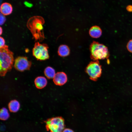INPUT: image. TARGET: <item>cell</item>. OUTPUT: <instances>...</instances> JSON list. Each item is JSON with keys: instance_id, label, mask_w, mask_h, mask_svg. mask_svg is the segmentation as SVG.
Masks as SVG:
<instances>
[{"instance_id": "cell-14", "label": "cell", "mask_w": 132, "mask_h": 132, "mask_svg": "<svg viewBox=\"0 0 132 132\" xmlns=\"http://www.w3.org/2000/svg\"><path fill=\"white\" fill-rule=\"evenodd\" d=\"M44 73L46 77L49 79L53 78L55 75V69L50 66H48L45 68Z\"/></svg>"}, {"instance_id": "cell-4", "label": "cell", "mask_w": 132, "mask_h": 132, "mask_svg": "<svg viewBox=\"0 0 132 132\" xmlns=\"http://www.w3.org/2000/svg\"><path fill=\"white\" fill-rule=\"evenodd\" d=\"M44 122L47 130L50 132H62L65 129L64 120L60 116L49 118Z\"/></svg>"}, {"instance_id": "cell-21", "label": "cell", "mask_w": 132, "mask_h": 132, "mask_svg": "<svg viewBox=\"0 0 132 132\" xmlns=\"http://www.w3.org/2000/svg\"><path fill=\"white\" fill-rule=\"evenodd\" d=\"M2 28L1 27H0V34L1 35L2 34Z\"/></svg>"}, {"instance_id": "cell-13", "label": "cell", "mask_w": 132, "mask_h": 132, "mask_svg": "<svg viewBox=\"0 0 132 132\" xmlns=\"http://www.w3.org/2000/svg\"><path fill=\"white\" fill-rule=\"evenodd\" d=\"M8 106L9 109L11 112H16L19 110L20 105L18 101L14 100H11L9 102Z\"/></svg>"}, {"instance_id": "cell-7", "label": "cell", "mask_w": 132, "mask_h": 132, "mask_svg": "<svg viewBox=\"0 0 132 132\" xmlns=\"http://www.w3.org/2000/svg\"><path fill=\"white\" fill-rule=\"evenodd\" d=\"M31 64V62L28 60L26 57L19 56L15 59L14 66L17 70L22 72L29 70Z\"/></svg>"}, {"instance_id": "cell-12", "label": "cell", "mask_w": 132, "mask_h": 132, "mask_svg": "<svg viewBox=\"0 0 132 132\" xmlns=\"http://www.w3.org/2000/svg\"><path fill=\"white\" fill-rule=\"evenodd\" d=\"M70 50L68 47L64 44L60 45L58 49V53L60 56L64 57L66 56L69 54Z\"/></svg>"}, {"instance_id": "cell-8", "label": "cell", "mask_w": 132, "mask_h": 132, "mask_svg": "<svg viewBox=\"0 0 132 132\" xmlns=\"http://www.w3.org/2000/svg\"><path fill=\"white\" fill-rule=\"evenodd\" d=\"M66 74L63 72H59L56 73L53 78L54 83L58 86H62L65 84L67 80Z\"/></svg>"}, {"instance_id": "cell-20", "label": "cell", "mask_w": 132, "mask_h": 132, "mask_svg": "<svg viewBox=\"0 0 132 132\" xmlns=\"http://www.w3.org/2000/svg\"><path fill=\"white\" fill-rule=\"evenodd\" d=\"M62 132H74L72 130L68 128H65Z\"/></svg>"}, {"instance_id": "cell-1", "label": "cell", "mask_w": 132, "mask_h": 132, "mask_svg": "<svg viewBox=\"0 0 132 132\" xmlns=\"http://www.w3.org/2000/svg\"><path fill=\"white\" fill-rule=\"evenodd\" d=\"M13 53L5 45L0 49V74L5 76L11 69L14 62Z\"/></svg>"}, {"instance_id": "cell-10", "label": "cell", "mask_w": 132, "mask_h": 132, "mask_svg": "<svg viewBox=\"0 0 132 132\" xmlns=\"http://www.w3.org/2000/svg\"><path fill=\"white\" fill-rule=\"evenodd\" d=\"M102 33L101 29L99 26L96 25L92 27L89 31L90 35L94 38H99L101 35Z\"/></svg>"}, {"instance_id": "cell-3", "label": "cell", "mask_w": 132, "mask_h": 132, "mask_svg": "<svg viewBox=\"0 0 132 132\" xmlns=\"http://www.w3.org/2000/svg\"><path fill=\"white\" fill-rule=\"evenodd\" d=\"M90 57L93 61L108 58L109 53L107 47L98 42L93 41L90 46Z\"/></svg>"}, {"instance_id": "cell-16", "label": "cell", "mask_w": 132, "mask_h": 132, "mask_svg": "<svg viewBox=\"0 0 132 132\" xmlns=\"http://www.w3.org/2000/svg\"><path fill=\"white\" fill-rule=\"evenodd\" d=\"M127 48L129 52L132 53V39L130 40L128 42L127 45Z\"/></svg>"}, {"instance_id": "cell-9", "label": "cell", "mask_w": 132, "mask_h": 132, "mask_svg": "<svg viewBox=\"0 0 132 132\" xmlns=\"http://www.w3.org/2000/svg\"><path fill=\"white\" fill-rule=\"evenodd\" d=\"M13 9L11 5L8 2L2 3L0 7L1 13L4 15H7L11 14L12 11Z\"/></svg>"}, {"instance_id": "cell-18", "label": "cell", "mask_w": 132, "mask_h": 132, "mask_svg": "<svg viewBox=\"0 0 132 132\" xmlns=\"http://www.w3.org/2000/svg\"><path fill=\"white\" fill-rule=\"evenodd\" d=\"M0 48L5 45V41L4 39L1 37H0Z\"/></svg>"}, {"instance_id": "cell-6", "label": "cell", "mask_w": 132, "mask_h": 132, "mask_svg": "<svg viewBox=\"0 0 132 132\" xmlns=\"http://www.w3.org/2000/svg\"><path fill=\"white\" fill-rule=\"evenodd\" d=\"M102 70L99 61L96 60L90 62L86 67L85 71L91 80L96 81L100 76Z\"/></svg>"}, {"instance_id": "cell-17", "label": "cell", "mask_w": 132, "mask_h": 132, "mask_svg": "<svg viewBox=\"0 0 132 132\" xmlns=\"http://www.w3.org/2000/svg\"><path fill=\"white\" fill-rule=\"evenodd\" d=\"M6 20V19L4 15L1 13L0 14V25H3L5 22Z\"/></svg>"}, {"instance_id": "cell-19", "label": "cell", "mask_w": 132, "mask_h": 132, "mask_svg": "<svg viewBox=\"0 0 132 132\" xmlns=\"http://www.w3.org/2000/svg\"><path fill=\"white\" fill-rule=\"evenodd\" d=\"M127 11L129 12H132V5H128L126 7Z\"/></svg>"}, {"instance_id": "cell-11", "label": "cell", "mask_w": 132, "mask_h": 132, "mask_svg": "<svg viewBox=\"0 0 132 132\" xmlns=\"http://www.w3.org/2000/svg\"><path fill=\"white\" fill-rule=\"evenodd\" d=\"M34 83L36 88L39 89L44 88L47 85V81L44 77L39 76L35 79Z\"/></svg>"}, {"instance_id": "cell-2", "label": "cell", "mask_w": 132, "mask_h": 132, "mask_svg": "<svg viewBox=\"0 0 132 132\" xmlns=\"http://www.w3.org/2000/svg\"><path fill=\"white\" fill-rule=\"evenodd\" d=\"M44 23V19L40 16H33L28 20L27 27L35 39L41 41L44 38L43 26Z\"/></svg>"}, {"instance_id": "cell-5", "label": "cell", "mask_w": 132, "mask_h": 132, "mask_svg": "<svg viewBox=\"0 0 132 132\" xmlns=\"http://www.w3.org/2000/svg\"><path fill=\"white\" fill-rule=\"evenodd\" d=\"M48 47L46 44H41L38 42L35 43L33 50V54L38 60L43 61L48 59Z\"/></svg>"}, {"instance_id": "cell-15", "label": "cell", "mask_w": 132, "mask_h": 132, "mask_svg": "<svg viewBox=\"0 0 132 132\" xmlns=\"http://www.w3.org/2000/svg\"><path fill=\"white\" fill-rule=\"evenodd\" d=\"M10 117V115L7 109L3 108L1 109L0 112V118L2 120H7Z\"/></svg>"}]
</instances>
